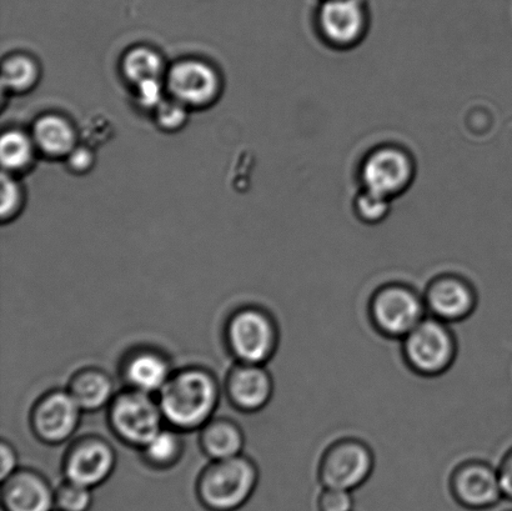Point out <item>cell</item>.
<instances>
[{
    "label": "cell",
    "mask_w": 512,
    "mask_h": 511,
    "mask_svg": "<svg viewBox=\"0 0 512 511\" xmlns=\"http://www.w3.org/2000/svg\"><path fill=\"white\" fill-rule=\"evenodd\" d=\"M218 403V387L202 369H185L172 375L160 390L163 417L179 429H195L208 423Z\"/></svg>",
    "instance_id": "1"
},
{
    "label": "cell",
    "mask_w": 512,
    "mask_h": 511,
    "mask_svg": "<svg viewBox=\"0 0 512 511\" xmlns=\"http://www.w3.org/2000/svg\"><path fill=\"white\" fill-rule=\"evenodd\" d=\"M258 479V469L247 458L214 460L200 475L199 502L209 511H237L253 497Z\"/></svg>",
    "instance_id": "2"
},
{
    "label": "cell",
    "mask_w": 512,
    "mask_h": 511,
    "mask_svg": "<svg viewBox=\"0 0 512 511\" xmlns=\"http://www.w3.org/2000/svg\"><path fill=\"white\" fill-rule=\"evenodd\" d=\"M428 317L423 293L403 282L379 285L368 302L371 327L381 337L403 340L411 330Z\"/></svg>",
    "instance_id": "3"
},
{
    "label": "cell",
    "mask_w": 512,
    "mask_h": 511,
    "mask_svg": "<svg viewBox=\"0 0 512 511\" xmlns=\"http://www.w3.org/2000/svg\"><path fill=\"white\" fill-rule=\"evenodd\" d=\"M458 352V339L450 324L430 315L401 340V357L406 367L421 378H438L448 373Z\"/></svg>",
    "instance_id": "4"
},
{
    "label": "cell",
    "mask_w": 512,
    "mask_h": 511,
    "mask_svg": "<svg viewBox=\"0 0 512 511\" xmlns=\"http://www.w3.org/2000/svg\"><path fill=\"white\" fill-rule=\"evenodd\" d=\"M375 454L363 439L345 437L334 440L319 459L316 478L323 488L356 492L373 477Z\"/></svg>",
    "instance_id": "5"
},
{
    "label": "cell",
    "mask_w": 512,
    "mask_h": 511,
    "mask_svg": "<svg viewBox=\"0 0 512 511\" xmlns=\"http://www.w3.org/2000/svg\"><path fill=\"white\" fill-rule=\"evenodd\" d=\"M228 342L240 363L263 365L278 348V327L265 310L245 308L230 320Z\"/></svg>",
    "instance_id": "6"
},
{
    "label": "cell",
    "mask_w": 512,
    "mask_h": 511,
    "mask_svg": "<svg viewBox=\"0 0 512 511\" xmlns=\"http://www.w3.org/2000/svg\"><path fill=\"white\" fill-rule=\"evenodd\" d=\"M448 492L460 507L475 511L493 510L504 499L498 468L479 459L464 460L451 470Z\"/></svg>",
    "instance_id": "7"
},
{
    "label": "cell",
    "mask_w": 512,
    "mask_h": 511,
    "mask_svg": "<svg viewBox=\"0 0 512 511\" xmlns=\"http://www.w3.org/2000/svg\"><path fill=\"white\" fill-rule=\"evenodd\" d=\"M415 177V163L408 150L384 145L368 154L361 164L363 188L393 200L408 190Z\"/></svg>",
    "instance_id": "8"
},
{
    "label": "cell",
    "mask_w": 512,
    "mask_h": 511,
    "mask_svg": "<svg viewBox=\"0 0 512 511\" xmlns=\"http://www.w3.org/2000/svg\"><path fill=\"white\" fill-rule=\"evenodd\" d=\"M162 409L149 394L129 390L120 394L112 404L110 423L124 442L144 447L162 430Z\"/></svg>",
    "instance_id": "9"
},
{
    "label": "cell",
    "mask_w": 512,
    "mask_h": 511,
    "mask_svg": "<svg viewBox=\"0 0 512 511\" xmlns=\"http://www.w3.org/2000/svg\"><path fill=\"white\" fill-rule=\"evenodd\" d=\"M424 302L428 315L448 324L465 322L478 308V290L456 273L436 275L426 284Z\"/></svg>",
    "instance_id": "10"
},
{
    "label": "cell",
    "mask_w": 512,
    "mask_h": 511,
    "mask_svg": "<svg viewBox=\"0 0 512 511\" xmlns=\"http://www.w3.org/2000/svg\"><path fill=\"white\" fill-rule=\"evenodd\" d=\"M170 98L190 109L209 108L222 92V80L208 63L184 59L170 68L165 79Z\"/></svg>",
    "instance_id": "11"
},
{
    "label": "cell",
    "mask_w": 512,
    "mask_h": 511,
    "mask_svg": "<svg viewBox=\"0 0 512 511\" xmlns=\"http://www.w3.org/2000/svg\"><path fill=\"white\" fill-rule=\"evenodd\" d=\"M115 467L112 447L99 438L80 440L65 460V475L70 482L95 488L105 482Z\"/></svg>",
    "instance_id": "12"
},
{
    "label": "cell",
    "mask_w": 512,
    "mask_h": 511,
    "mask_svg": "<svg viewBox=\"0 0 512 511\" xmlns=\"http://www.w3.org/2000/svg\"><path fill=\"white\" fill-rule=\"evenodd\" d=\"M80 409L69 392H53L40 400L33 412V427L43 442H65L75 432Z\"/></svg>",
    "instance_id": "13"
},
{
    "label": "cell",
    "mask_w": 512,
    "mask_h": 511,
    "mask_svg": "<svg viewBox=\"0 0 512 511\" xmlns=\"http://www.w3.org/2000/svg\"><path fill=\"white\" fill-rule=\"evenodd\" d=\"M320 32L336 47H351L364 37L366 17L359 0H328L319 13Z\"/></svg>",
    "instance_id": "14"
},
{
    "label": "cell",
    "mask_w": 512,
    "mask_h": 511,
    "mask_svg": "<svg viewBox=\"0 0 512 511\" xmlns=\"http://www.w3.org/2000/svg\"><path fill=\"white\" fill-rule=\"evenodd\" d=\"M4 511H53L54 492L42 475L17 470L2 487Z\"/></svg>",
    "instance_id": "15"
},
{
    "label": "cell",
    "mask_w": 512,
    "mask_h": 511,
    "mask_svg": "<svg viewBox=\"0 0 512 511\" xmlns=\"http://www.w3.org/2000/svg\"><path fill=\"white\" fill-rule=\"evenodd\" d=\"M227 388L230 399L245 412H258L273 397L274 383L261 364L240 363L229 374Z\"/></svg>",
    "instance_id": "16"
},
{
    "label": "cell",
    "mask_w": 512,
    "mask_h": 511,
    "mask_svg": "<svg viewBox=\"0 0 512 511\" xmlns=\"http://www.w3.org/2000/svg\"><path fill=\"white\" fill-rule=\"evenodd\" d=\"M32 138L38 152L49 159H65L78 145L73 125L55 114L44 115L35 122Z\"/></svg>",
    "instance_id": "17"
},
{
    "label": "cell",
    "mask_w": 512,
    "mask_h": 511,
    "mask_svg": "<svg viewBox=\"0 0 512 511\" xmlns=\"http://www.w3.org/2000/svg\"><path fill=\"white\" fill-rule=\"evenodd\" d=\"M124 374L133 389L147 394L160 392L172 377L167 360L150 350L133 354L125 364Z\"/></svg>",
    "instance_id": "18"
},
{
    "label": "cell",
    "mask_w": 512,
    "mask_h": 511,
    "mask_svg": "<svg viewBox=\"0 0 512 511\" xmlns=\"http://www.w3.org/2000/svg\"><path fill=\"white\" fill-rule=\"evenodd\" d=\"M69 393L80 409L93 412L103 408L112 398L113 383L107 374L98 369H85L72 379Z\"/></svg>",
    "instance_id": "19"
},
{
    "label": "cell",
    "mask_w": 512,
    "mask_h": 511,
    "mask_svg": "<svg viewBox=\"0 0 512 511\" xmlns=\"http://www.w3.org/2000/svg\"><path fill=\"white\" fill-rule=\"evenodd\" d=\"M202 445L204 452L214 460L238 457L244 445L243 433L230 420H213L205 424Z\"/></svg>",
    "instance_id": "20"
},
{
    "label": "cell",
    "mask_w": 512,
    "mask_h": 511,
    "mask_svg": "<svg viewBox=\"0 0 512 511\" xmlns=\"http://www.w3.org/2000/svg\"><path fill=\"white\" fill-rule=\"evenodd\" d=\"M37 147L32 135L20 132V130H8L0 142V159L4 173L10 175L27 172L33 167Z\"/></svg>",
    "instance_id": "21"
},
{
    "label": "cell",
    "mask_w": 512,
    "mask_h": 511,
    "mask_svg": "<svg viewBox=\"0 0 512 511\" xmlns=\"http://www.w3.org/2000/svg\"><path fill=\"white\" fill-rule=\"evenodd\" d=\"M40 79L39 64L28 55H12L4 60L2 85L4 92L27 94L37 87Z\"/></svg>",
    "instance_id": "22"
},
{
    "label": "cell",
    "mask_w": 512,
    "mask_h": 511,
    "mask_svg": "<svg viewBox=\"0 0 512 511\" xmlns=\"http://www.w3.org/2000/svg\"><path fill=\"white\" fill-rule=\"evenodd\" d=\"M164 70L163 58L148 47L130 49L122 60L124 78L134 87L147 80L162 79Z\"/></svg>",
    "instance_id": "23"
},
{
    "label": "cell",
    "mask_w": 512,
    "mask_h": 511,
    "mask_svg": "<svg viewBox=\"0 0 512 511\" xmlns=\"http://www.w3.org/2000/svg\"><path fill=\"white\" fill-rule=\"evenodd\" d=\"M143 449L150 464L169 467L179 457L180 440L177 434L162 429L144 445Z\"/></svg>",
    "instance_id": "24"
},
{
    "label": "cell",
    "mask_w": 512,
    "mask_h": 511,
    "mask_svg": "<svg viewBox=\"0 0 512 511\" xmlns=\"http://www.w3.org/2000/svg\"><path fill=\"white\" fill-rule=\"evenodd\" d=\"M354 209L361 222L379 224L390 214L391 199L363 188L355 199Z\"/></svg>",
    "instance_id": "25"
},
{
    "label": "cell",
    "mask_w": 512,
    "mask_h": 511,
    "mask_svg": "<svg viewBox=\"0 0 512 511\" xmlns=\"http://www.w3.org/2000/svg\"><path fill=\"white\" fill-rule=\"evenodd\" d=\"M54 503L58 511H88L93 503L92 488L67 480L55 490Z\"/></svg>",
    "instance_id": "26"
},
{
    "label": "cell",
    "mask_w": 512,
    "mask_h": 511,
    "mask_svg": "<svg viewBox=\"0 0 512 511\" xmlns=\"http://www.w3.org/2000/svg\"><path fill=\"white\" fill-rule=\"evenodd\" d=\"M155 123L167 133L179 132L188 122L189 109L178 100L165 98L154 110Z\"/></svg>",
    "instance_id": "27"
},
{
    "label": "cell",
    "mask_w": 512,
    "mask_h": 511,
    "mask_svg": "<svg viewBox=\"0 0 512 511\" xmlns=\"http://www.w3.org/2000/svg\"><path fill=\"white\" fill-rule=\"evenodd\" d=\"M25 197L22 185L13 178V175L3 172L2 177V204H0V217L2 222H12L22 212Z\"/></svg>",
    "instance_id": "28"
},
{
    "label": "cell",
    "mask_w": 512,
    "mask_h": 511,
    "mask_svg": "<svg viewBox=\"0 0 512 511\" xmlns=\"http://www.w3.org/2000/svg\"><path fill=\"white\" fill-rule=\"evenodd\" d=\"M318 511H355L353 492L336 488H323L315 498Z\"/></svg>",
    "instance_id": "29"
},
{
    "label": "cell",
    "mask_w": 512,
    "mask_h": 511,
    "mask_svg": "<svg viewBox=\"0 0 512 511\" xmlns=\"http://www.w3.org/2000/svg\"><path fill=\"white\" fill-rule=\"evenodd\" d=\"M165 82L162 79L147 80V82L140 83L135 87V97L140 108L147 110H154L159 107V104L163 102Z\"/></svg>",
    "instance_id": "30"
},
{
    "label": "cell",
    "mask_w": 512,
    "mask_h": 511,
    "mask_svg": "<svg viewBox=\"0 0 512 511\" xmlns=\"http://www.w3.org/2000/svg\"><path fill=\"white\" fill-rule=\"evenodd\" d=\"M70 172L77 175H84L90 172L95 165V155L88 147H75L64 159Z\"/></svg>",
    "instance_id": "31"
},
{
    "label": "cell",
    "mask_w": 512,
    "mask_h": 511,
    "mask_svg": "<svg viewBox=\"0 0 512 511\" xmlns=\"http://www.w3.org/2000/svg\"><path fill=\"white\" fill-rule=\"evenodd\" d=\"M501 489L504 499L512 502V448L506 452L498 467Z\"/></svg>",
    "instance_id": "32"
},
{
    "label": "cell",
    "mask_w": 512,
    "mask_h": 511,
    "mask_svg": "<svg viewBox=\"0 0 512 511\" xmlns=\"http://www.w3.org/2000/svg\"><path fill=\"white\" fill-rule=\"evenodd\" d=\"M0 459H2L0 479L4 482V480L8 479L10 475L17 472L18 459L12 445H9L7 442H3L2 445H0Z\"/></svg>",
    "instance_id": "33"
},
{
    "label": "cell",
    "mask_w": 512,
    "mask_h": 511,
    "mask_svg": "<svg viewBox=\"0 0 512 511\" xmlns=\"http://www.w3.org/2000/svg\"><path fill=\"white\" fill-rule=\"evenodd\" d=\"M504 511H512V509L511 510H504Z\"/></svg>",
    "instance_id": "34"
},
{
    "label": "cell",
    "mask_w": 512,
    "mask_h": 511,
    "mask_svg": "<svg viewBox=\"0 0 512 511\" xmlns=\"http://www.w3.org/2000/svg\"><path fill=\"white\" fill-rule=\"evenodd\" d=\"M2 511H4V510L2 509Z\"/></svg>",
    "instance_id": "35"
},
{
    "label": "cell",
    "mask_w": 512,
    "mask_h": 511,
    "mask_svg": "<svg viewBox=\"0 0 512 511\" xmlns=\"http://www.w3.org/2000/svg\"><path fill=\"white\" fill-rule=\"evenodd\" d=\"M58 511V510H57Z\"/></svg>",
    "instance_id": "36"
}]
</instances>
